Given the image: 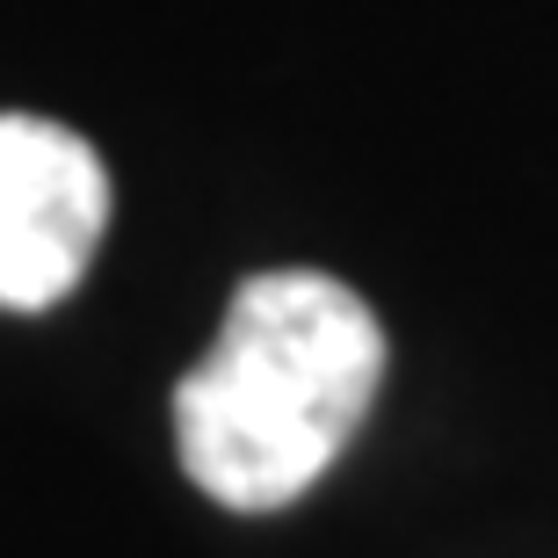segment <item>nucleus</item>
<instances>
[{
	"instance_id": "f257e3e1",
	"label": "nucleus",
	"mask_w": 558,
	"mask_h": 558,
	"mask_svg": "<svg viewBox=\"0 0 558 558\" xmlns=\"http://www.w3.org/2000/svg\"><path fill=\"white\" fill-rule=\"evenodd\" d=\"M385 377V327L341 276L269 269L226 305L210 355L174 385L182 472L218 508L269 515L319 486Z\"/></svg>"
},
{
	"instance_id": "f03ea898",
	"label": "nucleus",
	"mask_w": 558,
	"mask_h": 558,
	"mask_svg": "<svg viewBox=\"0 0 558 558\" xmlns=\"http://www.w3.org/2000/svg\"><path fill=\"white\" fill-rule=\"evenodd\" d=\"M109 226L102 153L65 124L0 117V312H44L87 276Z\"/></svg>"
}]
</instances>
